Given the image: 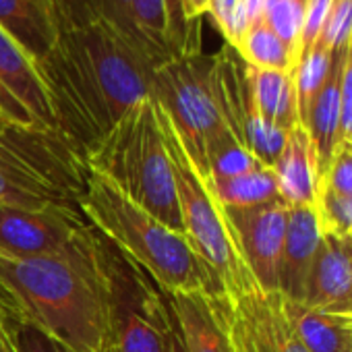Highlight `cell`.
I'll return each mask as SVG.
<instances>
[{
    "label": "cell",
    "instance_id": "6da1fadb",
    "mask_svg": "<svg viewBox=\"0 0 352 352\" xmlns=\"http://www.w3.org/2000/svg\"><path fill=\"white\" fill-rule=\"evenodd\" d=\"M38 69L56 133L81 160L131 108L151 98L153 69L100 23L60 28Z\"/></svg>",
    "mask_w": 352,
    "mask_h": 352
},
{
    "label": "cell",
    "instance_id": "7a4b0ae2",
    "mask_svg": "<svg viewBox=\"0 0 352 352\" xmlns=\"http://www.w3.org/2000/svg\"><path fill=\"white\" fill-rule=\"evenodd\" d=\"M0 307L9 325H30L69 352H110V307L102 236L63 257L0 251Z\"/></svg>",
    "mask_w": 352,
    "mask_h": 352
},
{
    "label": "cell",
    "instance_id": "3957f363",
    "mask_svg": "<svg viewBox=\"0 0 352 352\" xmlns=\"http://www.w3.org/2000/svg\"><path fill=\"white\" fill-rule=\"evenodd\" d=\"M77 206L91 228L141 267L164 294L212 292L210 278L185 234L172 230L96 172L85 170Z\"/></svg>",
    "mask_w": 352,
    "mask_h": 352
},
{
    "label": "cell",
    "instance_id": "277c9868",
    "mask_svg": "<svg viewBox=\"0 0 352 352\" xmlns=\"http://www.w3.org/2000/svg\"><path fill=\"white\" fill-rule=\"evenodd\" d=\"M83 166L151 216L183 232L172 164L151 98L131 108L83 153Z\"/></svg>",
    "mask_w": 352,
    "mask_h": 352
},
{
    "label": "cell",
    "instance_id": "5b68a950",
    "mask_svg": "<svg viewBox=\"0 0 352 352\" xmlns=\"http://www.w3.org/2000/svg\"><path fill=\"white\" fill-rule=\"evenodd\" d=\"M157 112L172 164L183 234L210 278L212 294L226 300H236L243 294L261 290L236 249L222 206L208 191L204 179L187 157L179 137L160 106Z\"/></svg>",
    "mask_w": 352,
    "mask_h": 352
},
{
    "label": "cell",
    "instance_id": "8992f818",
    "mask_svg": "<svg viewBox=\"0 0 352 352\" xmlns=\"http://www.w3.org/2000/svg\"><path fill=\"white\" fill-rule=\"evenodd\" d=\"M60 28L100 23L122 38L153 71L201 52L199 21H187L181 0H56Z\"/></svg>",
    "mask_w": 352,
    "mask_h": 352
},
{
    "label": "cell",
    "instance_id": "52a82bcc",
    "mask_svg": "<svg viewBox=\"0 0 352 352\" xmlns=\"http://www.w3.org/2000/svg\"><path fill=\"white\" fill-rule=\"evenodd\" d=\"M151 100L170 120L187 157L204 179L208 149L232 135L216 94L214 56L193 52L157 67L151 75Z\"/></svg>",
    "mask_w": 352,
    "mask_h": 352
},
{
    "label": "cell",
    "instance_id": "ba28073f",
    "mask_svg": "<svg viewBox=\"0 0 352 352\" xmlns=\"http://www.w3.org/2000/svg\"><path fill=\"white\" fill-rule=\"evenodd\" d=\"M102 236V234H100ZM110 307V352H170L174 317L151 278L102 236Z\"/></svg>",
    "mask_w": 352,
    "mask_h": 352
},
{
    "label": "cell",
    "instance_id": "9c48e42d",
    "mask_svg": "<svg viewBox=\"0 0 352 352\" xmlns=\"http://www.w3.org/2000/svg\"><path fill=\"white\" fill-rule=\"evenodd\" d=\"M96 230L73 206L17 210L0 206V251L15 257H63L89 247Z\"/></svg>",
    "mask_w": 352,
    "mask_h": 352
},
{
    "label": "cell",
    "instance_id": "30bf717a",
    "mask_svg": "<svg viewBox=\"0 0 352 352\" xmlns=\"http://www.w3.org/2000/svg\"><path fill=\"white\" fill-rule=\"evenodd\" d=\"M222 210L253 280L263 292H276L290 208L282 199H276L253 208Z\"/></svg>",
    "mask_w": 352,
    "mask_h": 352
},
{
    "label": "cell",
    "instance_id": "8fae6325",
    "mask_svg": "<svg viewBox=\"0 0 352 352\" xmlns=\"http://www.w3.org/2000/svg\"><path fill=\"white\" fill-rule=\"evenodd\" d=\"M187 352H234L228 333V300L208 290L166 294Z\"/></svg>",
    "mask_w": 352,
    "mask_h": 352
},
{
    "label": "cell",
    "instance_id": "7c38bea8",
    "mask_svg": "<svg viewBox=\"0 0 352 352\" xmlns=\"http://www.w3.org/2000/svg\"><path fill=\"white\" fill-rule=\"evenodd\" d=\"M228 302L255 352H309L278 290H253Z\"/></svg>",
    "mask_w": 352,
    "mask_h": 352
},
{
    "label": "cell",
    "instance_id": "4fadbf2b",
    "mask_svg": "<svg viewBox=\"0 0 352 352\" xmlns=\"http://www.w3.org/2000/svg\"><path fill=\"white\" fill-rule=\"evenodd\" d=\"M319 241L321 226L317 212L313 208H290L278 270V292L288 300H305Z\"/></svg>",
    "mask_w": 352,
    "mask_h": 352
},
{
    "label": "cell",
    "instance_id": "5bb4252c",
    "mask_svg": "<svg viewBox=\"0 0 352 352\" xmlns=\"http://www.w3.org/2000/svg\"><path fill=\"white\" fill-rule=\"evenodd\" d=\"M352 292V239L321 230L302 305L329 311Z\"/></svg>",
    "mask_w": 352,
    "mask_h": 352
},
{
    "label": "cell",
    "instance_id": "9a60e30c",
    "mask_svg": "<svg viewBox=\"0 0 352 352\" xmlns=\"http://www.w3.org/2000/svg\"><path fill=\"white\" fill-rule=\"evenodd\" d=\"M0 28L40 65L60 34L56 0H0Z\"/></svg>",
    "mask_w": 352,
    "mask_h": 352
},
{
    "label": "cell",
    "instance_id": "2e32d148",
    "mask_svg": "<svg viewBox=\"0 0 352 352\" xmlns=\"http://www.w3.org/2000/svg\"><path fill=\"white\" fill-rule=\"evenodd\" d=\"M278 183V195L288 208H313L319 195V172L311 137L305 126L288 131L284 149L272 166Z\"/></svg>",
    "mask_w": 352,
    "mask_h": 352
},
{
    "label": "cell",
    "instance_id": "e0dca14e",
    "mask_svg": "<svg viewBox=\"0 0 352 352\" xmlns=\"http://www.w3.org/2000/svg\"><path fill=\"white\" fill-rule=\"evenodd\" d=\"M0 81L30 110L42 131H54L52 104L38 65L0 28Z\"/></svg>",
    "mask_w": 352,
    "mask_h": 352
},
{
    "label": "cell",
    "instance_id": "ac0fdd59",
    "mask_svg": "<svg viewBox=\"0 0 352 352\" xmlns=\"http://www.w3.org/2000/svg\"><path fill=\"white\" fill-rule=\"evenodd\" d=\"M346 48L333 50V60H331L329 73H327L321 89L317 91V96L309 108L307 120L302 124L311 137V145L315 151L319 185H321L323 174L331 162V155L340 143V81H342Z\"/></svg>",
    "mask_w": 352,
    "mask_h": 352
},
{
    "label": "cell",
    "instance_id": "d6986e66",
    "mask_svg": "<svg viewBox=\"0 0 352 352\" xmlns=\"http://www.w3.org/2000/svg\"><path fill=\"white\" fill-rule=\"evenodd\" d=\"M247 91L253 108L286 133L298 124V102L290 71H265L245 65Z\"/></svg>",
    "mask_w": 352,
    "mask_h": 352
},
{
    "label": "cell",
    "instance_id": "ffe728a7",
    "mask_svg": "<svg viewBox=\"0 0 352 352\" xmlns=\"http://www.w3.org/2000/svg\"><path fill=\"white\" fill-rule=\"evenodd\" d=\"M284 296V294H282ZM286 300V311L309 352H352V321L302 302Z\"/></svg>",
    "mask_w": 352,
    "mask_h": 352
},
{
    "label": "cell",
    "instance_id": "44dd1931",
    "mask_svg": "<svg viewBox=\"0 0 352 352\" xmlns=\"http://www.w3.org/2000/svg\"><path fill=\"white\" fill-rule=\"evenodd\" d=\"M204 183L222 208H253L280 199L276 174L267 166L230 179H204Z\"/></svg>",
    "mask_w": 352,
    "mask_h": 352
},
{
    "label": "cell",
    "instance_id": "7402d4cb",
    "mask_svg": "<svg viewBox=\"0 0 352 352\" xmlns=\"http://www.w3.org/2000/svg\"><path fill=\"white\" fill-rule=\"evenodd\" d=\"M232 50L247 67L253 69L292 73L296 65L294 52L263 21L249 25V30L241 36V40L232 46Z\"/></svg>",
    "mask_w": 352,
    "mask_h": 352
},
{
    "label": "cell",
    "instance_id": "603a6c76",
    "mask_svg": "<svg viewBox=\"0 0 352 352\" xmlns=\"http://www.w3.org/2000/svg\"><path fill=\"white\" fill-rule=\"evenodd\" d=\"M333 60V52L323 46L321 42H317L307 54H302L296 60V67L292 71L294 77V89H296V102H298V124L302 126L309 114V108L317 96V91L321 89L329 67Z\"/></svg>",
    "mask_w": 352,
    "mask_h": 352
},
{
    "label": "cell",
    "instance_id": "cb8c5ba5",
    "mask_svg": "<svg viewBox=\"0 0 352 352\" xmlns=\"http://www.w3.org/2000/svg\"><path fill=\"white\" fill-rule=\"evenodd\" d=\"M305 5L307 0H267L263 11V23L294 52L296 60L305 19Z\"/></svg>",
    "mask_w": 352,
    "mask_h": 352
},
{
    "label": "cell",
    "instance_id": "d4e9b609",
    "mask_svg": "<svg viewBox=\"0 0 352 352\" xmlns=\"http://www.w3.org/2000/svg\"><path fill=\"white\" fill-rule=\"evenodd\" d=\"M315 212L323 232L352 239V197H340L319 189Z\"/></svg>",
    "mask_w": 352,
    "mask_h": 352
},
{
    "label": "cell",
    "instance_id": "484cf974",
    "mask_svg": "<svg viewBox=\"0 0 352 352\" xmlns=\"http://www.w3.org/2000/svg\"><path fill=\"white\" fill-rule=\"evenodd\" d=\"M319 189L340 197H352V145L340 141L323 174Z\"/></svg>",
    "mask_w": 352,
    "mask_h": 352
},
{
    "label": "cell",
    "instance_id": "4316f807",
    "mask_svg": "<svg viewBox=\"0 0 352 352\" xmlns=\"http://www.w3.org/2000/svg\"><path fill=\"white\" fill-rule=\"evenodd\" d=\"M352 36V0H331V9L325 19L323 32L317 42L331 52L346 48Z\"/></svg>",
    "mask_w": 352,
    "mask_h": 352
},
{
    "label": "cell",
    "instance_id": "83f0119b",
    "mask_svg": "<svg viewBox=\"0 0 352 352\" xmlns=\"http://www.w3.org/2000/svg\"><path fill=\"white\" fill-rule=\"evenodd\" d=\"M331 9V0H307L305 5V19H302V32H300V44H298V58L307 54L319 40L325 19Z\"/></svg>",
    "mask_w": 352,
    "mask_h": 352
},
{
    "label": "cell",
    "instance_id": "f1b7e54d",
    "mask_svg": "<svg viewBox=\"0 0 352 352\" xmlns=\"http://www.w3.org/2000/svg\"><path fill=\"white\" fill-rule=\"evenodd\" d=\"M340 141L352 145V36L346 48L340 81Z\"/></svg>",
    "mask_w": 352,
    "mask_h": 352
},
{
    "label": "cell",
    "instance_id": "f546056e",
    "mask_svg": "<svg viewBox=\"0 0 352 352\" xmlns=\"http://www.w3.org/2000/svg\"><path fill=\"white\" fill-rule=\"evenodd\" d=\"M9 331L13 336L17 352H69L36 327L15 323V325H9Z\"/></svg>",
    "mask_w": 352,
    "mask_h": 352
},
{
    "label": "cell",
    "instance_id": "4dcf8cb0",
    "mask_svg": "<svg viewBox=\"0 0 352 352\" xmlns=\"http://www.w3.org/2000/svg\"><path fill=\"white\" fill-rule=\"evenodd\" d=\"M0 118L13 126H23V129H40L30 110L9 91V87L0 81ZM54 133V131H52Z\"/></svg>",
    "mask_w": 352,
    "mask_h": 352
},
{
    "label": "cell",
    "instance_id": "1f68e13d",
    "mask_svg": "<svg viewBox=\"0 0 352 352\" xmlns=\"http://www.w3.org/2000/svg\"><path fill=\"white\" fill-rule=\"evenodd\" d=\"M228 333H230V342H232V350L234 352H255L245 329L241 327V323L236 321L232 309H230V302H228Z\"/></svg>",
    "mask_w": 352,
    "mask_h": 352
},
{
    "label": "cell",
    "instance_id": "d6a6232c",
    "mask_svg": "<svg viewBox=\"0 0 352 352\" xmlns=\"http://www.w3.org/2000/svg\"><path fill=\"white\" fill-rule=\"evenodd\" d=\"M210 0H181V7L187 21H199L208 13Z\"/></svg>",
    "mask_w": 352,
    "mask_h": 352
},
{
    "label": "cell",
    "instance_id": "836d02e7",
    "mask_svg": "<svg viewBox=\"0 0 352 352\" xmlns=\"http://www.w3.org/2000/svg\"><path fill=\"white\" fill-rule=\"evenodd\" d=\"M267 0H243V9L249 19V25L263 21V11H265Z\"/></svg>",
    "mask_w": 352,
    "mask_h": 352
},
{
    "label": "cell",
    "instance_id": "e575fe53",
    "mask_svg": "<svg viewBox=\"0 0 352 352\" xmlns=\"http://www.w3.org/2000/svg\"><path fill=\"white\" fill-rule=\"evenodd\" d=\"M0 352H17L13 336L9 331V327H5V325H0Z\"/></svg>",
    "mask_w": 352,
    "mask_h": 352
},
{
    "label": "cell",
    "instance_id": "d590c367",
    "mask_svg": "<svg viewBox=\"0 0 352 352\" xmlns=\"http://www.w3.org/2000/svg\"><path fill=\"white\" fill-rule=\"evenodd\" d=\"M170 352H187L185 350V344H183V338H181V331L174 323V331H172V340H170Z\"/></svg>",
    "mask_w": 352,
    "mask_h": 352
},
{
    "label": "cell",
    "instance_id": "8d00e7d4",
    "mask_svg": "<svg viewBox=\"0 0 352 352\" xmlns=\"http://www.w3.org/2000/svg\"><path fill=\"white\" fill-rule=\"evenodd\" d=\"M0 325H5V327H7V317H5V311H3V307H0Z\"/></svg>",
    "mask_w": 352,
    "mask_h": 352
},
{
    "label": "cell",
    "instance_id": "74e56055",
    "mask_svg": "<svg viewBox=\"0 0 352 352\" xmlns=\"http://www.w3.org/2000/svg\"><path fill=\"white\" fill-rule=\"evenodd\" d=\"M7 124H9V122H5V120H3V118H0V131H3V129H5V126H7Z\"/></svg>",
    "mask_w": 352,
    "mask_h": 352
}]
</instances>
